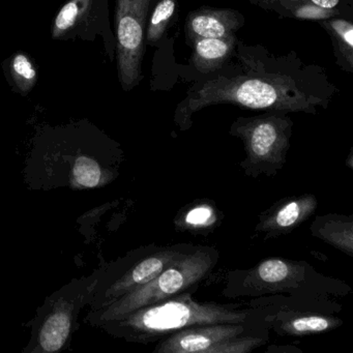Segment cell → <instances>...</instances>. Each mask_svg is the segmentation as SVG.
<instances>
[{"label":"cell","mask_w":353,"mask_h":353,"mask_svg":"<svg viewBox=\"0 0 353 353\" xmlns=\"http://www.w3.org/2000/svg\"><path fill=\"white\" fill-rule=\"evenodd\" d=\"M342 324V320L330 316L296 315L281 320L278 330L286 336H305L334 330Z\"/></svg>","instance_id":"cell-18"},{"label":"cell","mask_w":353,"mask_h":353,"mask_svg":"<svg viewBox=\"0 0 353 353\" xmlns=\"http://www.w3.org/2000/svg\"><path fill=\"white\" fill-rule=\"evenodd\" d=\"M339 90L321 67L307 65L294 51L276 57L260 45L237 40L234 54L220 70L204 75L177 105L174 123L190 129L192 115L214 105L251 110L317 114Z\"/></svg>","instance_id":"cell-1"},{"label":"cell","mask_w":353,"mask_h":353,"mask_svg":"<svg viewBox=\"0 0 353 353\" xmlns=\"http://www.w3.org/2000/svg\"><path fill=\"white\" fill-rule=\"evenodd\" d=\"M250 311L236 305L199 303L181 293L165 301L135 310L119 319L100 326L103 330L129 342L150 343L190 326L214 323H245Z\"/></svg>","instance_id":"cell-3"},{"label":"cell","mask_w":353,"mask_h":353,"mask_svg":"<svg viewBox=\"0 0 353 353\" xmlns=\"http://www.w3.org/2000/svg\"><path fill=\"white\" fill-rule=\"evenodd\" d=\"M7 77L13 90L26 97L34 90L38 80V71L32 59L24 53H16L9 61Z\"/></svg>","instance_id":"cell-19"},{"label":"cell","mask_w":353,"mask_h":353,"mask_svg":"<svg viewBox=\"0 0 353 353\" xmlns=\"http://www.w3.org/2000/svg\"><path fill=\"white\" fill-rule=\"evenodd\" d=\"M100 274L101 268L90 276L73 279L46 297L28 324L32 332L22 353H57L70 346L78 317L90 305Z\"/></svg>","instance_id":"cell-5"},{"label":"cell","mask_w":353,"mask_h":353,"mask_svg":"<svg viewBox=\"0 0 353 353\" xmlns=\"http://www.w3.org/2000/svg\"><path fill=\"white\" fill-rule=\"evenodd\" d=\"M185 251L179 245L162 248L138 257L130 254L123 259L103 265L94 296L88 305L90 311L103 309L143 286Z\"/></svg>","instance_id":"cell-7"},{"label":"cell","mask_w":353,"mask_h":353,"mask_svg":"<svg viewBox=\"0 0 353 353\" xmlns=\"http://www.w3.org/2000/svg\"><path fill=\"white\" fill-rule=\"evenodd\" d=\"M243 323H214L190 326L169 334L159 343L157 353H208L214 345L241 336Z\"/></svg>","instance_id":"cell-10"},{"label":"cell","mask_w":353,"mask_h":353,"mask_svg":"<svg viewBox=\"0 0 353 353\" xmlns=\"http://www.w3.org/2000/svg\"><path fill=\"white\" fill-rule=\"evenodd\" d=\"M245 24V16L237 10L201 7L185 18V41L190 44L196 39L231 38Z\"/></svg>","instance_id":"cell-12"},{"label":"cell","mask_w":353,"mask_h":353,"mask_svg":"<svg viewBox=\"0 0 353 353\" xmlns=\"http://www.w3.org/2000/svg\"><path fill=\"white\" fill-rule=\"evenodd\" d=\"M311 230L314 236L348 256L353 255V220L351 216L336 214L317 216Z\"/></svg>","instance_id":"cell-16"},{"label":"cell","mask_w":353,"mask_h":353,"mask_svg":"<svg viewBox=\"0 0 353 353\" xmlns=\"http://www.w3.org/2000/svg\"><path fill=\"white\" fill-rule=\"evenodd\" d=\"M221 212L214 203L208 200L192 202L179 212L174 219L175 230L205 234L220 225Z\"/></svg>","instance_id":"cell-15"},{"label":"cell","mask_w":353,"mask_h":353,"mask_svg":"<svg viewBox=\"0 0 353 353\" xmlns=\"http://www.w3.org/2000/svg\"><path fill=\"white\" fill-rule=\"evenodd\" d=\"M51 36L54 40L79 39L92 43L102 39L113 61L117 42L110 30L108 0H69L55 16Z\"/></svg>","instance_id":"cell-9"},{"label":"cell","mask_w":353,"mask_h":353,"mask_svg":"<svg viewBox=\"0 0 353 353\" xmlns=\"http://www.w3.org/2000/svg\"><path fill=\"white\" fill-rule=\"evenodd\" d=\"M236 36L227 39H196L190 43L193 49L191 63L203 75L220 70L234 54Z\"/></svg>","instance_id":"cell-14"},{"label":"cell","mask_w":353,"mask_h":353,"mask_svg":"<svg viewBox=\"0 0 353 353\" xmlns=\"http://www.w3.org/2000/svg\"><path fill=\"white\" fill-rule=\"evenodd\" d=\"M351 158H352V154H349V163H347L348 164L349 168L352 169V162H351Z\"/></svg>","instance_id":"cell-22"},{"label":"cell","mask_w":353,"mask_h":353,"mask_svg":"<svg viewBox=\"0 0 353 353\" xmlns=\"http://www.w3.org/2000/svg\"><path fill=\"white\" fill-rule=\"evenodd\" d=\"M281 0H250V3L252 5L257 6V7L261 8V9L268 11L272 5L279 3Z\"/></svg>","instance_id":"cell-21"},{"label":"cell","mask_w":353,"mask_h":353,"mask_svg":"<svg viewBox=\"0 0 353 353\" xmlns=\"http://www.w3.org/2000/svg\"><path fill=\"white\" fill-rule=\"evenodd\" d=\"M305 268L303 263L282 258H270L260 262L248 276V283L268 289L290 287L303 280Z\"/></svg>","instance_id":"cell-13"},{"label":"cell","mask_w":353,"mask_h":353,"mask_svg":"<svg viewBox=\"0 0 353 353\" xmlns=\"http://www.w3.org/2000/svg\"><path fill=\"white\" fill-rule=\"evenodd\" d=\"M123 150L86 119L38 130L24 168L30 189H98L119 175Z\"/></svg>","instance_id":"cell-2"},{"label":"cell","mask_w":353,"mask_h":353,"mask_svg":"<svg viewBox=\"0 0 353 353\" xmlns=\"http://www.w3.org/2000/svg\"><path fill=\"white\" fill-rule=\"evenodd\" d=\"M177 6V0H158L148 19L145 45L154 47L160 43L176 15Z\"/></svg>","instance_id":"cell-20"},{"label":"cell","mask_w":353,"mask_h":353,"mask_svg":"<svg viewBox=\"0 0 353 353\" xmlns=\"http://www.w3.org/2000/svg\"><path fill=\"white\" fill-rule=\"evenodd\" d=\"M292 127L288 113L276 111L233 121L229 134L243 142L247 157L239 166L248 176H272L282 170L290 148Z\"/></svg>","instance_id":"cell-6"},{"label":"cell","mask_w":353,"mask_h":353,"mask_svg":"<svg viewBox=\"0 0 353 353\" xmlns=\"http://www.w3.org/2000/svg\"><path fill=\"white\" fill-rule=\"evenodd\" d=\"M318 23L332 40L336 65L343 71L353 73V24L350 18H330Z\"/></svg>","instance_id":"cell-17"},{"label":"cell","mask_w":353,"mask_h":353,"mask_svg":"<svg viewBox=\"0 0 353 353\" xmlns=\"http://www.w3.org/2000/svg\"><path fill=\"white\" fill-rule=\"evenodd\" d=\"M157 3L158 0H117L115 3L117 76L123 92H131L143 78L146 28Z\"/></svg>","instance_id":"cell-8"},{"label":"cell","mask_w":353,"mask_h":353,"mask_svg":"<svg viewBox=\"0 0 353 353\" xmlns=\"http://www.w3.org/2000/svg\"><path fill=\"white\" fill-rule=\"evenodd\" d=\"M218 258V252L212 248L185 250L143 286L123 295L103 309L88 311L84 321L94 327H100L140 307L179 294L201 282L212 272Z\"/></svg>","instance_id":"cell-4"},{"label":"cell","mask_w":353,"mask_h":353,"mask_svg":"<svg viewBox=\"0 0 353 353\" xmlns=\"http://www.w3.org/2000/svg\"><path fill=\"white\" fill-rule=\"evenodd\" d=\"M317 206V199L312 194L286 198L261 214L256 231L263 233L266 239L287 234L311 218Z\"/></svg>","instance_id":"cell-11"}]
</instances>
